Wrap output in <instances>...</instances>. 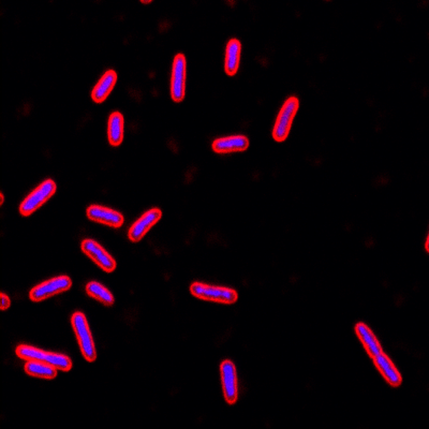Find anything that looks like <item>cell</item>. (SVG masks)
<instances>
[{"mask_svg":"<svg viewBox=\"0 0 429 429\" xmlns=\"http://www.w3.org/2000/svg\"><path fill=\"white\" fill-rule=\"evenodd\" d=\"M118 82V74L116 71L107 70L100 80H98L95 87L91 91V99L95 103H102L107 100V98L113 91L115 84Z\"/></svg>","mask_w":429,"mask_h":429,"instance_id":"cell-13","label":"cell"},{"mask_svg":"<svg viewBox=\"0 0 429 429\" xmlns=\"http://www.w3.org/2000/svg\"><path fill=\"white\" fill-rule=\"evenodd\" d=\"M86 214H87L88 219L101 223V225L109 226L116 229L124 225V218L120 212L100 206V205H91L86 210Z\"/></svg>","mask_w":429,"mask_h":429,"instance_id":"cell-11","label":"cell"},{"mask_svg":"<svg viewBox=\"0 0 429 429\" xmlns=\"http://www.w3.org/2000/svg\"><path fill=\"white\" fill-rule=\"evenodd\" d=\"M124 120L122 113L114 112L107 122V140L112 146H120L124 140Z\"/></svg>","mask_w":429,"mask_h":429,"instance_id":"cell-15","label":"cell"},{"mask_svg":"<svg viewBox=\"0 0 429 429\" xmlns=\"http://www.w3.org/2000/svg\"><path fill=\"white\" fill-rule=\"evenodd\" d=\"M186 78H187L186 56L182 53L176 54L172 66L171 88H170L172 100L174 102L179 103L185 99Z\"/></svg>","mask_w":429,"mask_h":429,"instance_id":"cell-6","label":"cell"},{"mask_svg":"<svg viewBox=\"0 0 429 429\" xmlns=\"http://www.w3.org/2000/svg\"><path fill=\"white\" fill-rule=\"evenodd\" d=\"M241 43L239 40H229L226 49L225 71L229 76H234L239 68Z\"/></svg>","mask_w":429,"mask_h":429,"instance_id":"cell-17","label":"cell"},{"mask_svg":"<svg viewBox=\"0 0 429 429\" xmlns=\"http://www.w3.org/2000/svg\"><path fill=\"white\" fill-rule=\"evenodd\" d=\"M190 292L195 298L208 302L221 304H234L239 298L236 291L223 287H214L205 283H195L191 285Z\"/></svg>","mask_w":429,"mask_h":429,"instance_id":"cell-5","label":"cell"},{"mask_svg":"<svg viewBox=\"0 0 429 429\" xmlns=\"http://www.w3.org/2000/svg\"><path fill=\"white\" fill-rule=\"evenodd\" d=\"M71 324L74 327L78 339V346L84 359L87 362H95L97 360L95 342L91 336V329L88 325L87 319L82 312H76L71 318Z\"/></svg>","mask_w":429,"mask_h":429,"instance_id":"cell-2","label":"cell"},{"mask_svg":"<svg viewBox=\"0 0 429 429\" xmlns=\"http://www.w3.org/2000/svg\"><path fill=\"white\" fill-rule=\"evenodd\" d=\"M80 248L86 256H89L101 270L107 273H112L116 270L118 264L114 258L107 254L105 249L94 239H84L80 244Z\"/></svg>","mask_w":429,"mask_h":429,"instance_id":"cell-8","label":"cell"},{"mask_svg":"<svg viewBox=\"0 0 429 429\" xmlns=\"http://www.w3.org/2000/svg\"><path fill=\"white\" fill-rule=\"evenodd\" d=\"M298 107H300V100L294 96L288 98L283 103L273 129V138L276 142L285 141L289 137Z\"/></svg>","mask_w":429,"mask_h":429,"instance_id":"cell-3","label":"cell"},{"mask_svg":"<svg viewBox=\"0 0 429 429\" xmlns=\"http://www.w3.org/2000/svg\"><path fill=\"white\" fill-rule=\"evenodd\" d=\"M0 198H1V200H0V205H3V201H5V199H3V193H1V195H0Z\"/></svg>","mask_w":429,"mask_h":429,"instance_id":"cell-21","label":"cell"},{"mask_svg":"<svg viewBox=\"0 0 429 429\" xmlns=\"http://www.w3.org/2000/svg\"><path fill=\"white\" fill-rule=\"evenodd\" d=\"M222 390L229 405H233L239 398V383H237L236 368L231 361L222 362L220 365Z\"/></svg>","mask_w":429,"mask_h":429,"instance_id":"cell-9","label":"cell"},{"mask_svg":"<svg viewBox=\"0 0 429 429\" xmlns=\"http://www.w3.org/2000/svg\"><path fill=\"white\" fill-rule=\"evenodd\" d=\"M71 285H72V280L69 278L68 276H60V277L50 279L34 287L30 291V298L32 302H42V300L52 298L54 295L60 294L69 290Z\"/></svg>","mask_w":429,"mask_h":429,"instance_id":"cell-7","label":"cell"},{"mask_svg":"<svg viewBox=\"0 0 429 429\" xmlns=\"http://www.w3.org/2000/svg\"><path fill=\"white\" fill-rule=\"evenodd\" d=\"M24 369L27 375L36 377V378L47 379V380L56 378L57 371H58V369L49 365V364L36 361V360L27 361L26 364H25Z\"/></svg>","mask_w":429,"mask_h":429,"instance_id":"cell-18","label":"cell"},{"mask_svg":"<svg viewBox=\"0 0 429 429\" xmlns=\"http://www.w3.org/2000/svg\"><path fill=\"white\" fill-rule=\"evenodd\" d=\"M0 298H1V306H0L1 310H6L10 307L11 300L9 296H7L5 293H1V294H0Z\"/></svg>","mask_w":429,"mask_h":429,"instance_id":"cell-20","label":"cell"},{"mask_svg":"<svg viewBox=\"0 0 429 429\" xmlns=\"http://www.w3.org/2000/svg\"><path fill=\"white\" fill-rule=\"evenodd\" d=\"M373 362L378 371H380L383 378L386 379L392 386H400L402 383V375L397 371L394 364L392 363L388 356L381 353L373 358Z\"/></svg>","mask_w":429,"mask_h":429,"instance_id":"cell-14","label":"cell"},{"mask_svg":"<svg viewBox=\"0 0 429 429\" xmlns=\"http://www.w3.org/2000/svg\"><path fill=\"white\" fill-rule=\"evenodd\" d=\"M86 293L98 302H102L103 305L112 306L114 304V296L112 293L96 281H91L86 285Z\"/></svg>","mask_w":429,"mask_h":429,"instance_id":"cell-19","label":"cell"},{"mask_svg":"<svg viewBox=\"0 0 429 429\" xmlns=\"http://www.w3.org/2000/svg\"><path fill=\"white\" fill-rule=\"evenodd\" d=\"M15 353L20 359L25 360V361L36 360V361L43 362V363L53 366L58 371H69L72 368V361L64 354L43 351V350L26 346V344H20L17 346Z\"/></svg>","mask_w":429,"mask_h":429,"instance_id":"cell-1","label":"cell"},{"mask_svg":"<svg viewBox=\"0 0 429 429\" xmlns=\"http://www.w3.org/2000/svg\"><path fill=\"white\" fill-rule=\"evenodd\" d=\"M161 217H162V212L160 208H151L148 212L143 214L140 219L134 222L128 232L130 241L133 243L141 241L147 234V232L161 219Z\"/></svg>","mask_w":429,"mask_h":429,"instance_id":"cell-10","label":"cell"},{"mask_svg":"<svg viewBox=\"0 0 429 429\" xmlns=\"http://www.w3.org/2000/svg\"><path fill=\"white\" fill-rule=\"evenodd\" d=\"M56 189V183L53 179H47L40 184L30 195H27L20 205L21 214L24 217L30 216L55 195Z\"/></svg>","mask_w":429,"mask_h":429,"instance_id":"cell-4","label":"cell"},{"mask_svg":"<svg viewBox=\"0 0 429 429\" xmlns=\"http://www.w3.org/2000/svg\"><path fill=\"white\" fill-rule=\"evenodd\" d=\"M355 332L366 351L371 358H375L379 354L382 353V348L379 344L378 339L375 338V334L368 327L363 323L356 325Z\"/></svg>","mask_w":429,"mask_h":429,"instance_id":"cell-16","label":"cell"},{"mask_svg":"<svg viewBox=\"0 0 429 429\" xmlns=\"http://www.w3.org/2000/svg\"><path fill=\"white\" fill-rule=\"evenodd\" d=\"M249 140L245 135H231V137L219 138L212 142V148L217 154H230L239 153L248 149Z\"/></svg>","mask_w":429,"mask_h":429,"instance_id":"cell-12","label":"cell"}]
</instances>
